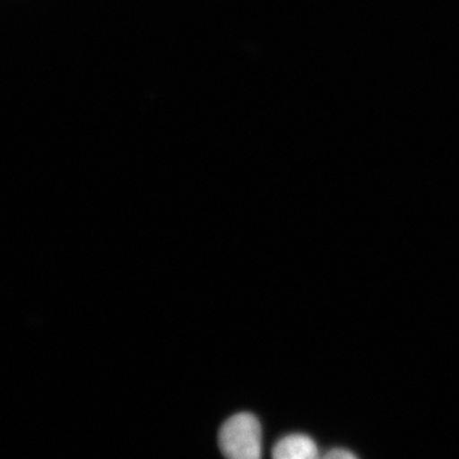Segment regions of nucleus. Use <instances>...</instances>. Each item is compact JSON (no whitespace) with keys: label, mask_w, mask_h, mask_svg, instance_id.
<instances>
[{"label":"nucleus","mask_w":459,"mask_h":459,"mask_svg":"<svg viewBox=\"0 0 459 459\" xmlns=\"http://www.w3.org/2000/svg\"><path fill=\"white\" fill-rule=\"evenodd\" d=\"M220 449L226 459H262V427L252 413L240 412L222 425Z\"/></svg>","instance_id":"obj_1"},{"label":"nucleus","mask_w":459,"mask_h":459,"mask_svg":"<svg viewBox=\"0 0 459 459\" xmlns=\"http://www.w3.org/2000/svg\"><path fill=\"white\" fill-rule=\"evenodd\" d=\"M318 446L312 437L291 434L282 437L272 451V459H320Z\"/></svg>","instance_id":"obj_2"},{"label":"nucleus","mask_w":459,"mask_h":459,"mask_svg":"<svg viewBox=\"0 0 459 459\" xmlns=\"http://www.w3.org/2000/svg\"><path fill=\"white\" fill-rule=\"evenodd\" d=\"M320 459H358L351 452L344 451V449H333L327 455H322Z\"/></svg>","instance_id":"obj_3"}]
</instances>
